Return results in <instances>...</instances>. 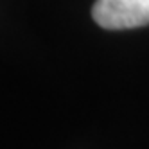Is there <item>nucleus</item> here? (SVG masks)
Returning <instances> with one entry per match:
<instances>
[{"label":"nucleus","mask_w":149,"mask_h":149,"mask_svg":"<svg viewBox=\"0 0 149 149\" xmlns=\"http://www.w3.org/2000/svg\"><path fill=\"white\" fill-rule=\"evenodd\" d=\"M92 16L97 25L110 31L142 27L149 24V0H97Z\"/></svg>","instance_id":"1"}]
</instances>
